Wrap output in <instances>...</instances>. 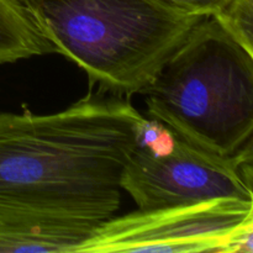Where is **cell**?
Here are the masks:
<instances>
[{"label": "cell", "mask_w": 253, "mask_h": 253, "mask_svg": "<svg viewBox=\"0 0 253 253\" xmlns=\"http://www.w3.org/2000/svg\"><path fill=\"white\" fill-rule=\"evenodd\" d=\"M120 185L143 210L217 198L253 200L252 141L230 157L200 150L175 135L165 155L136 147L121 173Z\"/></svg>", "instance_id": "obj_5"}, {"label": "cell", "mask_w": 253, "mask_h": 253, "mask_svg": "<svg viewBox=\"0 0 253 253\" xmlns=\"http://www.w3.org/2000/svg\"><path fill=\"white\" fill-rule=\"evenodd\" d=\"M21 1L57 53L118 96L140 94L204 19L166 0Z\"/></svg>", "instance_id": "obj_2"}, {"label": "cell", "mask_w": 253, "mask_h": 253, "mask_svg": "<svg viewBox=\"0 0 253 253\" xmlns=\"http://www.w3.org/2000/svg\"><path fill=\"white\" fill-rule=\"evenodd\" d=\"M94 229L78 225L0 222V253H73Z\"/></svg>", "instance_id": "obj_6"}, {"label": "cell", "mask_w": 253, "mask_h": 253, "mask_svg": "<svg viewBox=\"0 0 253 253\" xmlns=\"http://www.w3.org/2000/svg\"><path fill=\"white\" fill-rule=\"evenodd\" d=\"M57 53L21 0H0V64Z\"/></svg>", "instance_id": "obj_7"}, {"label": "cell", "mask_w": 253, "mask_h": 253, "mask_svg": "<svg viewBox=\"0 0 253 253\" xmlns=\"http://www.w3.org/2000/svg\"><path fill=\"white\" fill-rule=\"evenodd\" d=\"M140 94L151 119L200 150L230 157L252 141L253 54L212 16L193 27Z\"/></svg>", "instance_id": "obj_3"}, {"label": "cell", "mask_w": 253, "mask_h": 253, "mask_svg": "<svg viewBox=\"0 0 253 253\" xmlns=\"http://www.w3.org/2000/svg\"><path fill=\"white\" fill-rule=\"evenodd\" d=\"M174 6L199 16H217L231 0H166Z\"/></svg>", "instance_id": "obj_10"}, {"label": "cell", "mask_w": 253, "mask_h": 253, "mask_svg": "<svg viewBox=\"0 0 253 253\" xmlns=\"http://www.w3.org/2000/svg\"><path fill=\"white\" fill-rule=\"evenodd\" d=\"M252 251L253 200L217 198L113 216L73 253Z\"/></svg>", "instance_id": "obj_4"}, {"label": "cell", "mask_w": 253, "mask_h": 253, "mask_svg": "<svg viewBox=\"0 0 253 253\" xmlns=\"http://www.w3.org/2000/svg\"><path fill=\"white\" fill-rule=\"evenodd\" d=\"M143 119L100 93L49 115L0 113V222L96 227L113 217Z\"/></svg>", "instance_id": "obj_1"}, {"label": "cell", "mask_w": 253, "mask_h": 253, "mask_svg": "<svg viewBox=\"0 0 253 253\" xmlns=\"http://www.w3.org/2000/svg\"><path fill=\"white\" fill-rule=\"evenodd\" d=\"M214 19L235 41L253 54V0H231Z\"/></svg>", "instance_id": "obj_8"}, {"label": "cell", "mask_w": 253, "mask_h": 253, "mask_svg": "<svg viewBox=\"0 0 253 253\" xmlns=\"http://www.w3.org/2000/svg\"><path fill=\"white\" fill-rule=\"evenodd\" d=\"M174 141V133L156 119H143L138 126L137 147L147 148L153 155L169 152Z\"/></svg>", "instance_id": "obj_9"}]
</instances>
